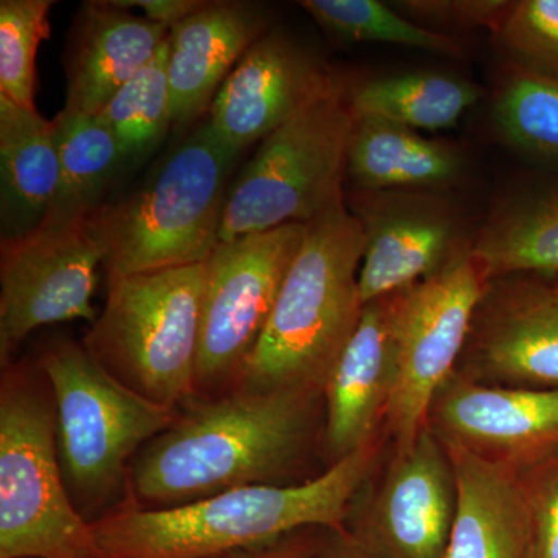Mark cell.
<instances>
[{"mask_svg": "<svg viewBox=\"0 0 558 558\" xmlns=\"http://www.w3.org/2000/svg\"><path fill=\"white\" fill-rule=\"evenodd\" d=\"M323 391L233 388L193 399L131 464L126 505L168 509L233 488L292 486L323 438Z\"/></svg>", "mask_w": 558, "mask_h": 558, "instance_id": "1", "label": "cell"}, {"mask_svg": "<svg viewBox=\"0 0 558 558\" xmlns=\"http://www.w3.org/2000/svg\"><path fill=\"white\" fill-rule=\"evenodd\" d=\"M379 458V442L292 486L233 488L168 509H119L92 523L102 558H218L303 529H343Z\"/></svg>", "mask_w": 558, "mask_h": 558, "instance_id": "2", "label": "cell"}, {"mask_svg": "<svg viewBox=\"0 0 558 558\" xmlns=\"http://www.w3.org/2000/svg\"><path fill=\"white\" fill-rule=\"evenodd\" d=\"M306 227L269 323L233 388L323 391L357 329L365 307L359 288L362 222L341 197Z\"/></svg>", "mask_w": 558, "mask_h": 558, "instance_id": "3", "label": "cell"}, {"mask_svg": "<svg viewBox=\"0 0 558 558\" xmlns=\"http://www.w3.org/2000/svg\"><path fill=\"white\" fill-rule=\"evenodd\" d=\"M36 362L53 392L65 487L81 515L95 523L126 502L132 461L174 424L179 410L132 391L83 343L54 340Z\"/></svg>", "mask_w": 558, "mask_h": 558, "instance_id": "4", "label": "cell"}, {"mask_svg": "<svg viewBox=\"0 0 558 558\" xmlns=\"http://www.w3.org/2000/svg\"><path fill=\"white\" fill-rule=\"evenodd\" d=\"M236 149L209 121L171 150L126 201L98 209L108 278L207 263L220 244Z\"/></svg>", "mask_w": 558, "mask_h": 558, "instance_id": "5", "label": "cell"}, {"mask_svg": "<svg viewBox=\"0 0 558 558\" xmlns=\"http://www.w3.org/2000/svg\"><path fill=\"white\" fill-rule=\"evenodd\" d=\"M0 558H102L65 487L53 392L36 359L13 360L0 377Z\"/></svg>", "mask_w": 558, "mask_h": 558, "instance_id": "6", "label": "cell"}, {"mask_svg": "<svg viewBox=\"0 0 558 558\" xmlns=\"http://www.w3.org/2000/svg\"><path fill=\"white\" fill-rule=\"evenodd\" d=\"M207 263L108 278V299L81 343L142 398L180 410L196 398Z\"/></svg>", "mask_w": 558, "mask_h": 558, "instance_id": "7", "label": "cell"}, {"mask_svg": "<svg viewBox=\"0 0 558 558\" xmlns=\"http://www.w3.org/2000/svg\"><path fill=\"white\" fill-rule=\"evenodd\" d=\"M352 123L336 86L264 138L231 183L220 242L307 223L341 199Z\"/></svg>", "mask_w": 558, "mask_h": 558, "instance_id": "8", "label": "cell"}, {"mask_svg": "<svg viewBox=\"0 0 558 558\" xmlns=\"http://www.w3.org/2000/svg\"><path fill=\"white\" fill-rule=\"evenodd\" d=\"M488 282L470 248L400 290L396 317V387L387 413L398 449L429 427L433 403L454 376Z\"/></svg>", "mask_w": 558, "mask_h": 558, "instance_id": "9", "label": "cell"}, {"mask_svg": "<svg viewBox=\"0 0 558 558\" xmlns=\"http://www.w3.org/2000/svg\"><path fill=\"white\" fill-rule=\"evenodd\" d=\"M306 229V223H286L220 242L209 256L194 399L218 398L236 385L269 323Z\"/></svg>", "mask_w": 558, "mask_h": 558, "instance_id": "10", "label": "cell"}, {"mask_svg": "<svg viewBox=\"0 0 558 558\" xmlns=\"http://www.w3.org/2000/svg\"><path fill=\"white\" fill-rule=\"evenodd\" d=\"M98 211V209H97ZM65 223H40L21 236L5 238L0 248V363L13 354L33 330L54 323L86 319L98 267L106 247L95 215Z\"/></svg>", "mask_w": 558, "mask_h": 558, "instance_id": "11", "label": "cell"}, {"mask_svg": "<svg viewBox=\"0 0 558 558\" xmlns=\"http://www.w3.org/2000/svg\"><path fill=\"white\" fill-rule=\"evenodd\" d=\"M454 512L453 464L428 427L398 449L362 519L344 529L381 558H446Z\"/></svg>", "mask_w": 558, "mask_h": 558, "instance_id": "12", "label": "cell"}, {"mask_svg": "<svg viewBox=\"0 0 558 558\" xmlns=\"http://www.w3.org/2000/svg\"><path fill=\"white\" fill-rule=\"evenodd\" d=\"M336 86L315 54L282 33H266L231 70L208 121L227 145L242 153Z\"/></svg>", "mask_w": 558, "mask_h": 558, "instance_id": "13", "label": "cell"}, {"mask_svg": "<svg viewBox=\"0 0 558 558\" xmlns=\"http://www.w3.org/2000/svg\"><path fill=\"white\" fill-rule=\"evenodd\" d=\"M429 417L446 442L517 469L558 450V389L488 387L454 374Z\"/></svg>", "mask_w": 558, "mask_h": 558, "instance_id": "14", "label": "cell"}, {"mask_svg": "<svg viewBox=\"0 0 558 558\" xmlns=\"http://www.w3.org/2000/svg\"><path fill=\"white\" fill-rule=\"evenodd\" d=\"M399 293L365 304L357 329L325 381L322 446L329 465L376 439L381 418H387L396 387Z\"/></svg>", "mask_w": 558, "mask_h": 558, "instance_id": "15", "label": "cell"}, {"mask_svg": "<svg viewBox=\"0 0 558 558\" xmlns=\"http://www.w3.org/2000/svg\"><path fill=\"white\" fill-rule=\"evenodd\" d=\"M354 215L366 242L359 275L363 306L417 284L464 248L453 218L429 197L377 193Z\"/></svg>", "mask_w": 558, "mask_h": 558, "instance_id": "16", "label": "cell"}, {"mask_svg": "<svg viewBox=\"0 0 558 558\" xmlns=\"http://www.w3.org/2000/svg\"><path fill=\"white\" fill-rule=\"evenodd\" d=\"M472 362L512 388L558 389V295L529 282L487 284L472 332ZM468 341V343H469Z\"/></svg>", "mask_w": 558, "mask_h": 558, "instance_id": "17", "label": "cell"}, {"mask_svg": "<svg viewBox=\"0 0 558 558\" xmlns=\"http://www.w3.org/2000/svg\"><path fill=\"white\" fill-rule=\"evenodd\" d=\"M266 20L242 2H207L170 31L168 83L172 126H190L211 102L245 51L264 35Z\"/></svg>", "mask_w": 558, "mask_h": 558, "instance_id": "18", "label": "cell"}, {"mask_svg": "<svg viewBox=\"0 0 558 558\" xmlns=\"http://www.w3.org/2000/svg\"><path fill=\"white\" fill-rule=\"evenodd\" d=\"M444 444L457 481L446 558H531L526 483L519 469Z\"/></svg>", "mask_w": 558, "mask_h": 558, "instance_id": "19", "label": "cell"}, {"mask_svg": "<svg viewBox=\"0 0 558 558\" xmlns=\"http://www.w3.org/2000/svg\"><path fill=\"white\" fill-rule=\"evenodd\" d=\"M167 25L108 2H89L70 43L68 112L98 116L170 38Z\"/></svg>", "mask_w": 558, "mask_h": 558, "instance_id": "20", "label": "cell"}, {"mask_svg": "<svg viewBox=\"0 0 558 558\" xmlns=\"http://www.w3.org/2000/svg\"><path fill=\"white\" fill-rule=\"evenodd\" d=\"M60 175L54 120L0 97L3 240L40 226L57 197Z\"/></svg>", "mask_w": 558, "mask_h": 558, "instance_id": "21", "label": "cell"}, {"mask_svg": "<svg viewBox=\"0 0 558 558\" xmlns=\"http://www.w3.org/2000/svg\"><path fill=\"white\" fill-rule=\"evenodd\" d=\"M461 170V159L449 146L379 117H354L347 172L360 189H440L453 183Z\"/></svg>", "mask_w": 558, "mask_h": 558, "instance_id": "22", "label": "cell"}, {"mask_svg": "<svg viewBox=\"0 0 558 558\" xmlns=\"http://www.w3.org/2000/svg\"><path fill=\"white\" fill-rule=\"evenodd\" d=\"M486 281L558 274V189L508 205L470 248Z\"/></svg>", "mask_w": 558, "mask_h": 558, "instance_id": "23", "label": "cell"}, {"mask_svg": "<svg viewBox=\"0 0 558 558\" xmlns=\"http://www.w3.org/2000/svg\"><path fill=\"white\" fill-rule=\"evenodd\" d=\"M60 148V186L40 223L87 218L102 207L101 197L126 160L120 143L97 116L62 109L54 119Z\"/></svg>", "mask_w": 558, "mask_h": 558, "instance_id": "24", "label": "cell"}, {"mask_svg": "<svg viewBox=\"0 0 558 558\" xmlns=\"http://www.w3.org/2000/svg\"><path fill=\"white\" fill-rule=\"evenodd\" d=\"M481 90L468 81L438 73H403L366 81L348 95L354 117H379L410 130L453 126Z\"/></svg>", "mask_w": 558, "mask_h": 558, "instance_id": "25", "label": "cell"}, {"mask_svg": "<svg viewBox=\"0 0 558 558\" xmlns=\"http://www.w3.org/2000/svg\"><path fill=\"white\" fill-rule=\"evenodd\" d=\"M168 51L170 38L154 60L128 81L97 116L120 143L126 160L148 156L171 130Z\"/></svg>", "mask_w": 558, "mask_h": 558, "instance_id": "26", "label": "cell"}, {"mask_svg": "<svg viewBox=\"0 0 558 558\" xmlns=\"http://www.w3.org/2000/svg\"><path fill=\"white\" fill-rule=\"evenodd\" d=\"M323 31L347 43H385L458 54L457 40L421 27L377 0H304L300 3Z\"/></svg>", "mask_w": 558, "mask_h": 558, "instance_id": "27", "label": "cell"}, {"mask_svg": "<svg viewBox=\"0 0 558 558\" xmlns=\"http://www.w3.org/2000/svg\"><path fill=\"white\" fill-rule=\"evenodd\" d=\"M495 121L517 149L558 161V76L521 70L499 94Z\"/></svg>", "mask_w": 558, "mask_h": 558, "instance_id": "28", "label": "cell"}, {"mask_svg": "<svg viewBox=\"0 0 558 558\" xmlns=\"http://www.w3.org/2000/svg\"><path fill=\"white\" fill-rule=\"evenodd\" d=\"M53 5V0L0 2V97L21 108L36 109V54L50 38Z\"/></svg>", "mask_w": 558, "mask_h": 558, "instance_id": "29", "label": "cell"}, {"mask_svg": "<svg viewBox=\"0 0 558 558\" xmlns=\"http://www.w3.org/2000/svg\"><path fill=\"white\" fill-rule=\"evenodd\" d=\"M498 33L526 69L558 76V0L510 3Z\"/></svg>", "mask_w": 558, "mask_h": 558, "instance_id": "30", "label": "cell"}, {"mask_svg": "<svg viewBox=\"0 0 558 558\" xmlns=\"http://www.w3.org/2000/svg\"><path fill=\"white\" fill-rule=\"evenodd\" d=\"M392 5L421 27L429 24L468 31L494 28L498 32L510 3L502 0H402Z\"/></svg>", "mask_w": 558, "mask_h": 558, "instance_id": "31", "label": "cell"}, {"mask_svg": "<svg viewBox=\"0 0 558 558\" xmlns=\"http://www.w3.org/2000/svg\"><path fill=\"white\" fill-rule=\"evenodd\" d=\"M531 558H558V465L526 483Z\"/></svg>", "mask_w": 558, "mask_h": 558, "instance_id": "32", "label": "cell"}, {"mask_svg": "<svg viewBox=\"0 0 558 558\" xmlns=\"http://www.w3.org/2000/svg\"><path fill=\"white\" fill-rule=\"evenodd\" d=\"M319 529H303L255 548L233 550L218 558H318Z\"/></svg>", "mask_w": 558, "mask_h": 558, "instance_id": "33", "label": "cell"}, {"mask_svg": "<svg viewBox=\"0 0 558 558\" xmlns=\"http://www.w3.org/2000/svg\"><path fill=\"white\" fill-rule=\"evenodd\" d=\"M119 9H142L145 16L168 28L174 27L179 22L185 21L191 14L196 13L207 5L202 0H110Z\"/></svg>", "mask_w": 558, "mask_h": 558, "instance_id": "34", "label": "cell"}, {"mask_svg": "<svg viewBox=\"0 0 558 558\" xmlns=\"http://www.w3.org/2000/svg\"><path fill=\"white\" fill-rule=\"evenodd\" d=\"M318 558H381L347 529H319Z\"/></svg>", "mask_w": 558, "mask_h": 558, "instance_id": "35", "label": "cell"}, {"mask_svg": "<svg viewBox=\"0 0 558 558\" xmlns=\"http://www.w3.org/2000/svg\"><path fill=\"white\" fill-rule=\"evenodd\" d=\"M556 293H557V295H558V288L556 289Z\"/></svg>", "mask_w": 558, "mask_h": 558, "instance_id": "36", "label": "cell"}]
</instances>
